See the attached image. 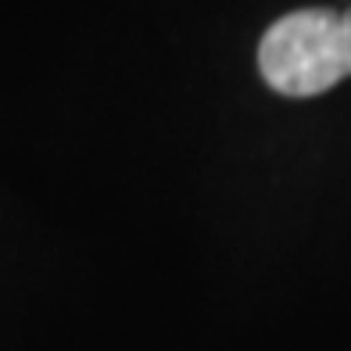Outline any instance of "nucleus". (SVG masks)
Masks as SVG:
<instances>
[{
    "label": "nucleus",
    "mask_w": 351,
    "mask_h": 351,
    "mask_svg": "<svg viewBox=\"0 0 351 351\" xmlns=\"http://www.w3.org/2000/svg\"><path fill=\"white\" fill-rule=\"evenodd\" d=\"M262 79L283 97H315L351 75V11L301 8L276 19L258 43Z\"/></svg>",
    "instance_id": "f257e3e1"
}]
</instances>
